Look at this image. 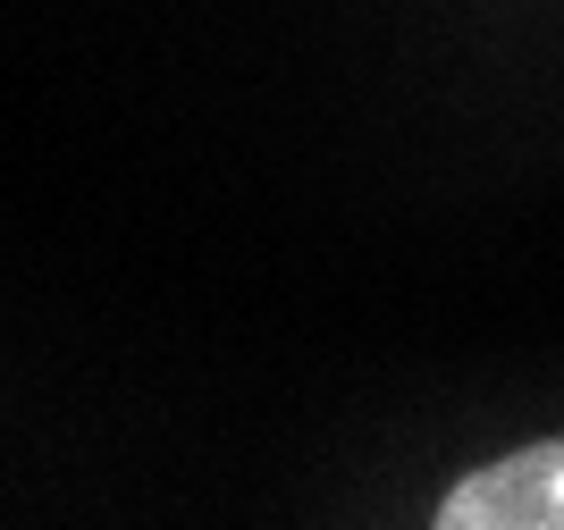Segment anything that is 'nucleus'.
Masks as SVG:
<instances>
[{
  "instance_id": "f257e3e1",
  "label": "nucleus",
  "mask_w": 564,
  "mask_h": 530,
  "mask_svg": "<svg viewBox=\"0 0 564 530\" xmlns=\"http://www.w3.org/2000/svg\"><path fill=\"white\" fill-rule=\"evenodd\" d=\"M438 530H564V439H531L438 497Z\"/></svg>"
}]
</instances>
